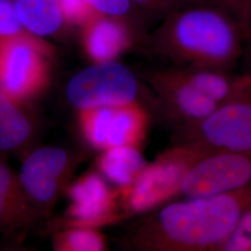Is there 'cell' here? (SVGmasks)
Here are the masks:
<instances>
[{
  "instance_id": "9a60e30c",
  "label": "cell",
  "mask_w": 251,
  "mask_h": 251,
  "mask_svg": "<svg viewBox=\"0 0 251 251\" xmlns=\"http://www.w3.org/2000/svg\"><path fill=\"white\" fill-rule=\"evenodd\" d=\"M14 8L22 26L37 36L53 34L64 19L60 0H16Z\"/></svg>"
},
{
  "instance_id": "9c48e42d",
  "label": "cell",
  "mask_w": 251,
  "mask_h": 251,
  "mask_svg": "<svg viewBox=\"0 0 251 251\" xmlns=\"http://www.w3.org/2000/svg\"><path fill=\"white\" fill-rule=\"evenodd\" d=\"M42 55L29 40L9 37L0 42V91L14 101L28 99L44 84Z\"/></svg>"
},
{
  "instance_id": "7402d4cb",
  "label": "cell",
  "mask_w": 251,
  "mask_h": 251,
  "mask_svg": "<svg viewBox=\"0 0 251 251\" xmlns=\"http://www.w3.org/2000/svg\"><path fill=\"white\" fill-rule=\"evenodd\" d=\"M22 25L19 21L14 5L8 0H0V36L13 37L21 30Z\"/></svg>"
},
{
  "instance_id": "52a82bcc",
  "label": "cell",
  "mask_w": 251,
  "mask_h": 251,
  "mask_svg": "<svg viewBox=\"0 0 251 251\" xmlns=\"http://www.w3.org/2000/svg\"><path fill=\"white\" fill-rule=\"evenodd\" d=\"M251 182V153L217 152L200 158L183 180L185 198L214 196L242 188Z\"/></svg>"
},
{
  "instance_id": "d4e9b609",
  "label": "cell",
  "mask_w": 251,
  "mask_h": 251,
  "mask_svg": "<svg viewBox=\"0 0 251 251\" xmlns=\"http://www.w3.org/2000/svg\"><path fill=\"white\" fill-rule=\"evenodd\" d=\"M242 59L244 60L246 71L245 73H251V36L245 46L244 53H243Z\"/></svg>"
},
{
  "instance_id": "cb8c5ba5",
  "label": "cell",
  "mask_w": 251,
  "mask_h": 251,
  "mask_svg": "<svg viewBox=\"0 0 251 251\" xmlns=\"http://www.w3.org/2000/svg\"><path fill=\"white\" fill-rule=\"evenodd\" d=\"M15 185L14 179L9 169L0 163V219L7 214V211L14 201Z\"/></svg>"
},
{
  "instance_id": "8fae6325",
  "label": "cell",
  "mask_w": 251,
  "mask_h": 251,
  "mask_svg": "<svg viewBox=\"0 0 251 251\" xmlns=\"http://www.w3.org/2000/svg\"><path fill=\"white\" fill-rule=\"evenodd\" d=\"M85 52L95 63L117 61L123 54L142 47L145 28L126 19L94 14L84 25Z\"/></svg>"
},
{
  "instance_id": "4316f807",
  "label": "cell",
  "mask_w": 251,
  "mask_h": 251,
  "mask_svg": "<svg viewBox=\"0 0 251 251\" xmlns=\"http://www.w3.org/2000/svg\"><path fill=\"white\" fill-rule=\"evenodd\" d=\"M179 7L184 6H191V5H198V4H204L208 3L207 0H175Z\"/></svg>"
},
{
  "instance_id": "30bf717a",
  "label": "cell",
  "mask_w": 251,
  "mask_h": 251,
  "mask_svg": "<svg viewBox=\"0 0 251 251\" xmlns=\"http://www.w3.org/2000/svg\"><path fill=\"white\" fill-rule=\"evenodd\" d=\"M71 205L68 214L76 227L95 228L126 217L118 191L108 186L99 174L90 172L75 180L69 188Z\"/></svg>"
},
{
  "instance_id": "3957f363",
  "label": "cell",
  "mask_w": 251,
  "mask_h": 251,
  "mask_svg": "<svg viewBox=\"0 0 251 251\" xmlns=\"http://www.w3.org/2000/svg\"><path fill=\"white\" fill-rule=\"evenodd\" d=\"M209 153L198 144L177 143L148 163L132 184L118 189L126 216L147 214L180 195L191 168Z\"/></svg>"
},
{
  "instance_id": "7a4b0ae2",
  "label": "cell",
  "mask_w": 251,
  "mask_h": 251,
  "mask_svg": "<svg viewBox=\"0 0 251 251\" xmlns=\"http://www.w3.org/2000/svg\"><path fill=\"white\" fill-rule=\"evenodd\" d=\"M248 39L231 15L204 3L173 10L146 36L142 47L171 67L232 72Z\"/></svg>"
},
{
  "instance_id": "d6986e66",
  "label": "cell",
  "mask_w": 251,
  "mask_h": 251,
  "mask_svg": "<svg viewBox=\"0 0 251 251\" xmlns=\"http://www.w3.org/2000/svg\"><path fill=\"white\" fill-rule=\"evenodd\" d=\"M132 7L144 21V25H158L179 8L175 0H129Z\"/></svg>"
},
{
  "instance_id": "ba28073f",
  "label": "cell",
  "mask_w": 251,
  "mask_h": 251,
  "mask_svg": "<svg viewBox=\"0 0 251 251\" xmlns=\"http://www.w3.org/2000/svg\"><path fill=\"white\" fill-rule=\"evenodd\" d=\"M154 92L164 113L179 127L195 124L219 107L185 80L173 67L146 70L141 75Z\"/></svg>"
},
{
  "instance_id": "7c38bea8",
  "label": "cell",
  "mask_w": 251,
  "mask_h": 251,
  "mask_svg": "<svg viewBox=\"0 0 251 251\" xmlns=\"http://www.w3.org/2000/svg\"><path fill=\"white\" fill-rule=\"evenodd\" d=\"M69 157L58 147H44L32 152L21 170V183L27 194L40 203L55 197L59 181L66 171Z\"/></svg>"
},
{
  "instance_id": "5bb4252c",
  "label": "cell",
  "mask_w": 251,
  "mask_h": 251,
  "mask_svg": "<svg viewBox=\"0 0 251 251\" xmlns=\"http://www.w3.org/2000/svg\"><path fill=\"white\" fill-rule=\"evenodd\" d=\"M147 164L141 147L131 145L104 150L98 159L100 171L119 189L132 184Z\"/></svg>"
},
{
  "instance_id": "8992f818",
  "label": "cell",
  "mask_w": 251,
  "mask_h": 251,
  "mask_svg": "<svg viewBox=\"0 0 251 251\" xmlns=\"http://www.w3.org/2000/svg\"><path fill=\"white\" fill-rule=\"evenodd\" d=\"M82 134L101 151L131 145L141 147L146 138L150 117L143 102L81 110Z\"/></svg>"
},
{
  "instance_id": "603a6c76",
  "label": "cell",
  "mask_w": 251,
  "mask_h": 251,
  "mask_svg": "<svg viewBox=\"0 0 251 251\" xmlns=\"http://www.w3.org/2000/svg\"><path fill=\"white\" fill-rule=\"evenodd\" d=\"M63 17L72 23L85 24L95 13L85 0H60Z\"/></svg>"
},
{
  "instance_id": "6da1fadb",
  "label": "cell",
  "mask_w": 251,
  "mask_h": 251,
  "mask_svg": "<svg viewBox=\"0 0 251 251\" xmlns=\"http://www.w3.org/2000/svg\"><path fill=\"white\" fill-rule=\"evenodd\" d=\"M251 208V182L224 194L169 202L138 222L127 241L134 251H221Z\"/></svg>"
},
{
  "instance_id": "484cf974",
  "label": "cell",
  "mask_w": 251,
  "mask_h": 251,
  "mask_svg": "<svg viewBox=\"0 0 251 251\" xmlns=\"http://www.w3.org/2000/svg\"><path fill=\"white\" fill-rule=\"evenodd\" d=\"M14 106H16V101L0 91V115Z\"/></svg>"
},
{
  "instance_id": "4fadbf2b",
  "label": "cell",
  "mask_w": 251,
  "mask_h": 251,
  "mask_svg": "<svg viewBox=\"0 0 251 251\" xmlns=\"http://www.w3.org/2000/svg\"><path fill=\"white\" fill-rule=\"evenodd\" d=\"M175 69L194 88L218 105L251 97V73L236 75L209 69Z\"/></svg>"
},
{
  "instance_id": "ffe728a7",
  "label": "cell",
  "mask_w": 251,
  "mask_h": 251,
  "mask_svg": "<svg viewBox=\"0 0 251 251\" xmlns=\"http://www.w3.org/2000/svg\"><path fill=\"white\" fill-rule=\"evenodd\" d=\"M221 251H251V208L240 218Z\"/></svg>"
},
{
  "instance_id": "277c9868",
  "label": "cell",
  "mask_w": 251,
  "mask_h": 251,
  "mask_svg": "<svg viewBox=\"0 0 251 251\" xmlns=\"http://www.w3.org/2000/svg\"><path fill=\"white\" fill-rule=\"evenodd\" d=\"M142 76L118 61L95 63L75 74L66 97L78 111L142 102Z\"/></svg>"
},
{
  "instance_id": "e0dca14e",
  "label": "cell",
  "mask_w": 251,
  "mask_h": 251,
  "mask_svg": "<svg viewBox=\"0 0 251 251\" xmlns=\"http://www.w3.org/2000/svg\"><path fill=\"white\" fill-rule=\"evenodd\" d=\"M58 248L60 251H101L106 249V241L93 228L75 226L60 236Z\"/></svg>"
},
{
  "instance_id": "5b68a950",
  "label": "cell",
  "mask_w": 251,
  "mask_h": 251,
  "mask_svg": "<svg viewBox=\"0 0 251 251\" xmlns=\"http://www.w3.org/2000/svg\"><path fill=\"white\" fill-rule=\"evenodd\" d=\"M179 128L178 143L198 144L209 153H251V97L220 105L204 119Z\"/></svg>"
},
{
  "instance_id": "ac0fdd59",
  "label": "cell",
  "mask_w": 251,
  "mask_h": 251,
  "mask_svg": "<svg viewBox=\"0 0 251 251\" xmlns=\"http://www.w3.org/2000/svg\"><path fill=\"white\" fill-rule=\"evenodd\" d=\"M92 10L104 16L128 20L145 28L144 21L132 7L129 0H85Z\"/></svg>"
},
{
  "instance_id": "44dd1931",
  "label": "cell",
  "mask_w": 251,
  "mask_h": 251,
  "mask_svg": "<svg viewBox=\"0 0 251 251\" xmlns=\"http://www.w3.org/2000/svg\"><path fill=\"white\" fill-rule=\"evenodd\" d=\"M208 3L225 10L251 36V0H207Z\"/></svg>"
},
{
  "instance_id": "2e32d148",
  "label": "cell",
  "mask_w": 251,
  "mask_h": 251,
  "mask_svg": "<svg viewBox=\"0 0 251 251\" xmlns=\"http://www.w3.org/2000/svg\"><path fill=\"white\" fill-rule=\"evenodd\" d=\"M31 132V125L17 105L0 115V151H8L24 144Z\"/></svg>"
}]
</instances>
